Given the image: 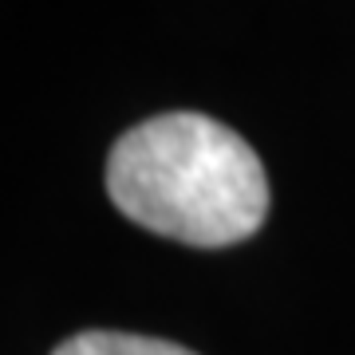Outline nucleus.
Returning <instances> with one entry per match:
<instances>
[{"instance_id": "1", "label": "nucleus", "mask_w": 355, "mask_h": 355, "mask_svg": "<svg viewBox=\"0 0 355 355\" xmlns=\"http://www.w3.org/2000/svg\"><path fill=\"white\" fill-rule=\"evenodd\" d=\"M114 209L158 237L225 249L253 237L268 214V178L233 127L198 111L154 114L111 146Z\"/></svg>"}, {"instance_id": "2", "label": "nucleus", "mask_w": 355, "mask_h": 355, "mask_svg": "<svg viewBox=\"0 0 355 355\" xmlns=\"http://www.w3.org/2000/svg\"><path fill=\"white\" fill-rule=\"evenodd\" d=\"M51 355H193L190 347L158 336H135V331H79L64 340Z\"/></svg>"}]
</instances>
